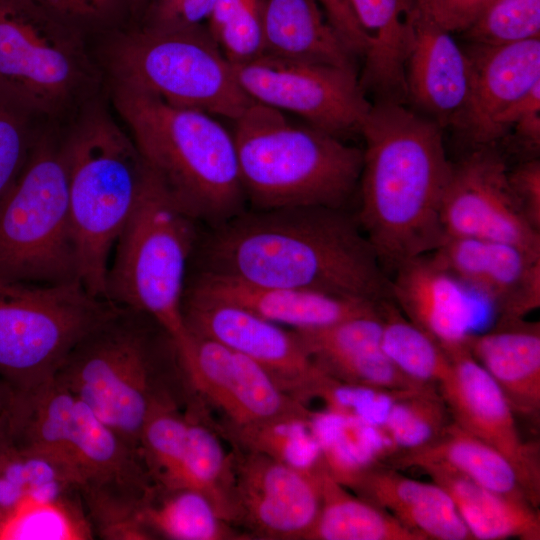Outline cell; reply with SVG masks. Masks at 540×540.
<instances>
[{
  "label": "cell",
  "instance_id": "42",
  "mask_svg": "<svg viewBox=\"0 0 540 540\" xmlns=\"http://www.w3.org/2000/svg\"><path fill=\"white\" fill-rule=\"evenodd\" d=\"M406 391L409 390L378 389L333 380L321 400L330 412L365 424L384 427L393 406Z\"/></svg>",
  "mask_w": 540,
  "mask_h": 540
},
{
  "label": "cell",
  "instance_id": "47",
  "mask_svg": "<svg viewBox=\"0 0 540 540\" xmlns=\"http://www.w3.org/2000/svg\"><path fill=\"white\" fill-rule=\"evenodd\" d=\"M14 391L0 378V440L5 435Z\"/></svg>",
  "mask_w": 540,
  "mask_h": 540
},
{
  "label": "cell",
  "instance_id": "36",
  "mask_svg": "<svg viewBox=\"0 0 540 540\" xmlns=\"http://www.w3.org/2000/svg\"><path fill=\"white\" fill-rule=\"evenodd\" d=\"M189 419L178 399L156 403L140 436V454L155 485L173 489L186 450Z\"/></svg>",
  "mask_w": 540,
  "mask_h": 540
},
{
  "label": "cell",
  "instance_id": "8",
  "mask_svg": "<svg viewBox=\"0 0 540 540\" xmlns=\"http://www.w3.org/2000/svg\"><path fill=\"white\" fill-rule=\"evenodd\" d=\"M91 41L34 0H0V95L41 124L101 94Z\"/></svg>",
  "mask_w": 540,
  "mask_h": 540
},
{
  "label": "cell",
  "instance_id": "28",
  "mask_svg": "<svg viewBox=\"0 0 540 540\" xmlns=\"http://www.w3.org/2000/svg\"><path fill=\"white\" fill-rule=\"evenodd\" d=\"M264 53L357 70L317 0H263Z\"/></svg>",
  "mask_w": 540,
  "mask_h": 540
},
{
  "label": "cell",
  "instance_id": "11",
  "mask_svg": "<svg viewBox=\"0 0 540 540\" xmlns=\"http://www.w3.org/2000/svg\"><path fill=\"white\" fill-rule=\"evenodd\" d=\"M0 279L79 281L61 125L41 126L23 170L0 202Z\"/></svg>",
  "mask_w": 540,
  "mask_h": 540
},
{
  "label": "cell",
  "instance_id": "31",
  "mask_svg": "<svg viewBox=\"0 0 540 540\" xmlns=\"http://www.w3.org/2000/svg\"><path fill=\"white\" fill-rule=\"evenodd\" d=\"M321 506L305 540H424L390 513L362 498L352 496L328 472L318 468Z\"/></svg>",
  "mask_w": 540,
  "mask_h": 540
},
{
  "label": "cell",
  "instance_id": "3",
  "mask_svg": "<svg viewBox=\"0 0 540 540\" xmlns=\"http://www.w3.org/2000/svg\"><path fill=\"white\" fill-rule=\"evenodd\" d=\"M8 437L69 474L106 538L137 532V512L156 488L140 453L54 378L16 397Z\"/></svg>",
  "mask_w": 540,
  "mask_h": 540
},
{
  "label": "cell",
  "instance_id": "46",
  "mask_svg": "<svg viewBox=\"0 0 540 540\" xmlns=\"http://www.w3.org/2000/svg\"><path fill=\"white\" fill-rule=\"evenodd\" d=\"M327 21L356 58H363L366 36L354 13L351 0H317Z\"/></svg>",
  "mask_w": 540,
  "mask_h": 540
},
{
  "label": "cell",
  "instance_id": "1",
  "mask_svg": "<svg viewBox=\"0 0 540 540\" xmlns=\"http://www.w3.org/2000/svg\"><path fill=\"white\" fill-rule=\"evenodd\" d=\"M202 271L376 304L391 299L390 276L357 219L336 208L242 212L217 225Z\"/></svg>",
  "mask_w": 540,
  "mask_h": 540
},
{
  "label": "cell",
  "instance_id": "35",
  "mask_svg": "<svg viewBox=\"0 0 540 540\" xmlns=\"http://www.w3.org/2000/svg\"><path fill=\"white\" fill-rule=\"evenodd\" d=\"M73 494L47 501H24L0 516V539L87 540L93 527Z\"/></svg>",
  "mask_w": 540,
  "mask_h": 540
},
{
  "label": "cell",
  "instance_id": "48",
  "mask_svg": "<svg viewBox=\"0 0 540 540\" xmlns=\"http://www.w3.org/2000/svg\"><path fill=\"white\" fill-rule=\"evenodd\" d=\"M148 2L149 0H137V9H138L137 21Z\"/></svg>",
  "mask_w": 540,
  "mask_h": 540
},
{
  "label": "cell",
  "instance_id": "14",
  "mask_svg": "<svg viewBox=\"0 0 540 540\" xmlns=\"http://www.w3.org/2000/svg\"><path fill=\"white\" fill-rule=\"evenodd\" d=\"M178 356L189 391L221 414V430L312 420L315 415L256 362L215 340L190 334L188 347Z\"/></svg>",
  "mask_w": 540,
  "mask_h": 540
},
{
  "label": "cell",
  "instance_id": "40",
  "mask_svg": "<svg viewBox=\"0 0 540 540\" xmlns=\"http://www.w3.org/2000/svg\"><path fill=\"white\" fill-rule=\"evenodd\" d=\"M92 43L135 24L137 0H34Z\"/></svg>",
  "mask_w": 540,
  "mask_h": 540
},
{
  "label": "cell",
  "instance_id": "17",
  "mask_svg": "<svg viewBox=\"0 0 540 540\" xmlns=\"http://www.w3.org/2000/svg\"><path fill=\"white\" fill-rule=\"evenodd\" d=\"M236 524L260 539H304L321 506L318 468L301 470L234 447Z\"/></svg>",
  "mask_w": 540,
  "mask_h": 540
},
{
  "label": "cell",
  "instance_id": "30",
  "mask_svg": "<svg viewBox=\"0 0 540 540\" xmlns=\"http://www.w3.org/2000/svg\"><path fill=\"white\" fill-rule=\"evenodd\" d=\"M388 463L398 470L438 464L491 491L528 501L509 461L454 422L432 443L416 450L400 452Z\"/></svg>",
  "mask_w": 540,
  "mask_h": 540
},
{
  "label": "cell",
  "instance_id": "2",
  "mask_svg": "<svg viewBox=\"0 0 540 540\" xmlns=\"http://www.w3.org/2000/svg\"><path fill=\"white\" fill-rule=\"evenodd\" d=\"M365 141L357 221L387 273L444 240L440 209L452 162L443 128L406 104L373 102Z\"/></svg>",
  "mask_w": 540,
  "mask_h": 540
},
{
  "label": "cell",
  "instance_id": "7",
  "mask_svg": "<svg viewBox=\"0 0 540 540\" xmlns=\"http://www.w3.org/2000/svg\"><path fill=\"white\" fill-rule=\"evenodd\" d=\"M150 319L115 304L75 344L54 376L139 453L151 409L158 402L178 399L173 376L182 371L169 372L161 361L147 326Z\"/></svg>",
  "mask_w": 540,
  "mask_h": 540
},
{
  "label": "cell",
  "instance_id": "9",
  "mask_svg": "<svg viewBox=\"0 0 540 540\" xmlns=\"http://www.w3.org/2000/svg\"><path fill=\"white\" fill-rule=\"evenodd\" d=\"M95 43L94 55L109 83L233 121L253 102L206 25L162 30L132 24Z\"/></svg>",
  "mask_w": 540,
  "mask_h": 540
},
{
  "label": "cell",
  "instance_id": "18",
  "mask_svg": "<svg viewBox=\"0 0 540 540\" xmlns=\"http://www.w3.org/2000/svg\"><path fill=\"white\" fill-rule=\"evenodd\" d=\"M451 369L438 385L452 422L512 465L528 501L540 503L539 445L526 442L505 395L469 349L449 355Z\"/></svg>",
  "mask_w": 540,
  "mask_h": 540
},
{
  "label": "cell",
  "instance_id": "25",
  "mask_svg": "<svg viewBox=\"0 0 540 540\" xmlns=\"http://www.w3.org/2000/svg\"><path fill=\"white\" fill-rule=\"evenodd\" d=\"M468 349L505 395L515 414L539 423L540 324L498 319L484 333H474Z\"/></svg>",
  "mask_w": 540,
  "mask_h": 540
},
{
  "label": "cell",
  "instance_id": "21",
  "mask_svg": "<svg viewBox=\"0 0 540 540\" xmlns=\"http://www.w3.org/2000/svg\"><path fill=\"white\" fill-rule=\"evenodd\" d=\"M406 105L437 123L455 127L469 98L471 66L452 33L413 8V39L405 63Z\"/></svg>",
  "mask_w": 540,
  "mask_h": 540
},
{
  "label": "cell",
  "instance_id": "39",
  "mask_svg": "<svg viewBox=\"0 0 540 540\" xmlns=\"http://www.w3.org/2000/svg\"><path fill=\"white\" fill-rule=\"evenodd\" d=\"M462 34L488 46L540 38V0H493Z\"/></svg>",
  "mask_w": 540,
  "mask_h": 540
},
{
  "label": "cell",
  "instance_id": "13",
  "mask_svg": "<svg viewBox=\"0 0 540 540\" xmlns=\"http://www.w3.org/2000/svg\"><path fill=\"white\" fill-rule=\"evenodd\" d=\"M233 66L239 85L252 101L296 114L338 138L360 132L372 106L357 70L266 53Z\"/></svg>",
  "mask_w": 540,
  "mask_h": 540
},
{
  "label": "cell",
  "instance_id": "44",
  "mask_svg": "<svg viewBox=\"0 0 540 540\" xmlns=\"http://www.w3.org/2000/svg\"><path fill=\"white\" fill-rule=\"evenodd\" d=\"M493 0H412L413 8L455 33L464 32Z\"/></svg>",
  "mask_w": 540,
  "mask_h": 540
},
{
  "label": "cell",
  "instance_id": "38",
  "mask_svg": "<svg viewBox=\"0 0 540 540\" xmlns=\"http://www.w3.org/2000/svg\"><path fill=\"white\" fill-rule=\"evenodd\" d=\"M451 422L439 391L425 387L406 391L393 406L383 428L400 453L432 443Z\"/></svg>",
  "mask_w": 540,
  "mask_h": 540
},
{
  "label": "cell",
  "instance_id": "33",
  "mask_svg": "<svg viewBox=\"0 0 540 540\" xmlns=\"http://www.w3.org/2000/svg\"><path fill=\"white\" fill-rule=\"evenodd\" d=\"M136 520L150 539L154 534L173 540L248 538L223 520L203 494L190 488L156 487Z\"/></svg>",
  "mask_w": 540,
  "mask_h": 540
},
{
  "label": "cell",
  "instance_id": "29",
  "mask_svg": "<svg viewBox=\"0 0 540 540\" xmlns=\"http://www.w3.org/2000/svg\"><path fill=\"white\" fill-rule=\"evenodd\" d=\"M419 469L450 496L473 539H540V514L528 501L491 491L438 464Z\"/></svg>",
  "mask_w": 540,
  "mask_h": 540
},
{
  "label": "cell",
  "instance_id": "43",
  "mask_svg": "<svg viewBox=\"0 0 540 540\" xmlns=\"http://www.w3.org/2000/svg\"><path fill=\"white\" fill-rule=\"evenodd\" d=\"M215 0H149L136 25L162 30L205 25Z\"/></svg>",
  "mask_w": 540,
  "mask_h": 540
},
{
  "label": "cell",
  "instance_id": "34",
  "mask_svg": "<svg viewBox=\"0 0 540 540\" xmlns=\"http://www.w3.org/2000/svg\"><path fill=\"white\" fill-rule=\"evenodd\" d=\"M382 318L381 348L408 378L426 386L439 385L451 369L446 351L411 322L392 299L379 305Z\"/></svg>",
  "mask_w": 540,
  "mask_h": 540
},
{
  "label": "cell",
  "instance_id": "20",
  "mask_svg": "<svg viewBox=\"0 0 540 540\" xmlns=\"http://www.w3.org/2000/svg\"><path fill=\"white\" fill-rule=\"evenodd\" d=\"M463 47L470 61L471 87L454 129L471 148L494 145L496 117L540 83V38Z\"/></svg>",
  "mask_w": 540,
  "mask_h": 540
},
{
  "label": "cell",
  "instance_id": "24",
  "mask_svg": "<svg viewBox=\"0 0 540 540\" xmlns=\"http://www.w3.org/2000/svg\"><path fill=\"white\" fill-rule=\"evenodd\" d=\"M381 332V320L375 315L338 322L316 333L312 360L326 375L344 384L386 390L433 387L411 380L389 360L381 348Z\"/></svg>",
  "mask_w": 540,
  "mask_h": 540
},
{
  "label": "cell",
  "instance_id": "10",
  "mask_svg": "<svg viewBox=\"0 0 540 540\" xmlns=\"http://www.w3.org/2000/svg\"><path fill=\"white\" fill-rule=\"evenodd\" d=\"M193 222L146 166L141 192L115 243L106 276V299L153 319L178 353L190 342L182 305L195 242Z\"/></svg>",
  "mask_w": 540,
  "mask_h": 540
},
{
  "label": "cell",
  "instance_id": "32",
  "mask_svg": "<svg viewBox=\"0 0 540 540\" xmlns=\"http://www.w3.org/2000/svg\"><path fill=\"white\" fill-rule=\"evenodd\" d=\"M187 409L189 425L186 450L176 488H190L203 494L220 517L236 524L237 504L233 453L224 450L218 433L204 422L195 409Z\"/></svg>",
  "mask_w": 540,
  "mask_h": 540
},
{
  "label": "cell",
  "instance_id": "45",
  "mask_svg": "<svg viewBox=\"0 0 540 540\" xmlns=\"http://www.w3.org/2000/svg\"><path fill=\"white\" fill-rule=\"evenodd\" d=\"M508 182L524 218L540 231V161L524 159L508 170Z\"/></svg>",
  "mask_w": 540,
  "mask_h": 540
},
{
  "label": "cell",
  "instance_id": "41",
  "mask_svg": "<svg viewBox=\"0 0 540 540\" xmlns=\"http://www.w3.org/2000/svg\"><path fill=\"white\" fill-rule=\"evenodd\" d=\"M42 125L0 95V202L23 170Z\"/></svg>",
  "mask_w": 540,
  "mask_h": 540
},
{
  "label": "cell",
  "instance_id": "37",
  "mask_svg": "<svg viewBox=\"0 0 540 540\" xmlns=\"http://www.w3.org/2000/svg\"><path fill=\"white\" fill-rule=\"evenodd\" d=\"M221 431L238 449L260 452L301 470L311 471L324 463L312 420L295 419Z\"/></svg>",
  "mask_w": 540,
  "mask_h": 540
},
{
  "label": "cell",
  "instance_id": "19",
  "mask_svg": "<svg viewBox=\"0 0 540 540\" xmlns=\"http://www.w3.org/2000/svg\"><path fill=\"white\" fill-rule=\"evenodd\" d=\"M429 254L489 301L498 319L525 318L540 306V254L505 242L451 236Z\"/></svg>",
  "mask_w": 540,
  "mask_h": 540
},
{
  "label": "cell",
  "instance_id": "27",
  "mask_svg": "<svg viewBox=\"0 0 540 540\" xmlns=\"http://www.w3.org/2000/svg\"><path fill=\"white\" fill-rule=\"evenodd\" d=\"M366 36L359 76L374 102L406 104L405 63L413 39L412 0H351Z\"/></svg>",
  "mask_w": 540,
  "mask_h": 540
},
{
  "label": "cell",
  "instance_id": "5",
  "mask_svg": "<svg viewBox=\"0 0 540 540\" xmlns=\"http://www.w3.org/2000/svg\"><path fill=\"white\" fill-rule=\"evenodd\" d=\"M102 100L100 94L84 104L65 123L62 139L78 280L106 299L109 258L138 200L146 165Z\"/></svg>",
  "mask_w": 540,
  "mask_h": 540
},
{
  "label": "cell",
  "instance_id": "12",
  "mask_svg": "<svg viewBox=\"0 0 540 540\" xmlns=\"http://www.w3.org/2000/svg\"><path fill=\"white\" fill-rule=\"evenodd\" d=\"M114 307L79 281L0 279V378L14 392L52 380L75 344Z\"/></svg>",
  "mask_w": 540,
  "mask_h": 540
},
{
  "label": "cell",
  "instance_id": "4",
  "mask_svg": "<svg viewBox=\"0 0 540 540\" xmlns=\"http://www.w3.org/2000/svg\"><path fill=\"white\" fill-rule=\"evenodd\" d=\"M106 83L144 163L190 217L219 225L242 213L246 198L232 133L202 110Z\"/></svg>",
  "mask_w": 540,
  "mask_h": 540
},
{
  "label": "cell",
  "instance_id": "16",
  "mask_svg": "<svg viewBox=\"0 0 540 540\" xmlns=\"http://www.w3.org/2000/svg\"><path fill=\"white\" fill-rule=\"evenodd\" d=\"M508 170L497 144L473 147L452 163L440 209L445 237L495 240L540 254V231L518 207Z\"/></svg>",
  "mask_w": 540,
  "mask_h": 540
},
{
  "label": "cell",
  "instance_id": "22",
  "mask_svg": "<svg viewBox=\"0 0 540 540\" xmlns=\"http://www.w3.org/2000/svg\"><path fill=\"white\" fill-rule=\"evenodd\" d=\"M184 294L232 304L292 330L326 327L379 305L322 291L257 285L206 271L186 282Z\"/></svg>",
  "mask_w": 540,
  "mask_h": 540
},
{
  "label": "cell",
  "instance_id": "15",
  "mask_svg": "<svg viewBox=\"0 0 540 540\" xmlns=\"http://www.w3.org/2000/svg\"><path fill=\"white\" fill-rule=\"evenodd\" d=\"M189 334L215 340L256 362L296 401L321 398L333 379L312 360L293 330L241 307L184 294Z\"/></svg>",
  "mask_w": 540,
  "mask_h": 540
},
{
  "label": "cell",
  "instance_id": "23",
  "mask_svg": "<svg viewBox=\"0 0 540 540\" xmlns=\"http://www.w3.org/2000/svg\"><path fill=\"white\" fill-rule=\"evenodd\" d=\"M390 277L391 299L448 355L468 349L474 334L469 290L439 266L430 254L408 259Z\"/></svg>",
  "mask_w": 540,
  "mask_h": 540
},
{
  "label": "cell",
  "instance_id": "26",
  "mask_svg": "<svg viewBox=\"0 0 540 540\" xmlns=\"http://www.w3.org/2000/svg\"><path fill=\"white\" fill-rule=\"evenodd\" d=\"M349 488L424 540L473 539L450 496L433 481H418L381 464L366 470Z\"/></svg>",
  "mask_w": 540,
  "mask_h": 540
},
{
  "label": "cell",
  "instance_id": "6",
  "mask_svg": "<svg viewBox=\"0 0 540 540\" xmlns=\"http://www.w3.org/2000/svg\"><path fill=\"white\" fill-rule=\"evenodd\" d=\"M232 132L245 198L256 210L342 209L359 184L363 150L253 101Z\"/></svg>",
  "mask_w": 540,
  "mask_h": 540
}]
</instances>
